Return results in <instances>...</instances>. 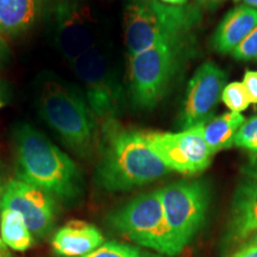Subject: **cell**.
<instances>
[{
    "label": "cell",
    "mask_w": 257,
    "mask_h": 257,
    "mask_svg": "<svg viewBox=\"0 0 257 257\" xmlns=\"http://www.w3.org/2000/svg\"><path fill=\"white\" fill-rule=\"evenodd\" d=\"M12 142L17 180L44 189L64 204L81 199L83 180L78 166L41 131L21 123L12 131Z\"/></svg>",
    "instance_id": "cell-1"
},
{
    "label": "cell",
    "mask_w": 257,
    "mask_h": 257,
    "mask_svg": "<svg viewBox=\"0 0 257 257\" xmlns=\"http://www.w3.org/2000/svg\"><path fill=\"white\" fill-rule=\"evenodd\" d=\"M169 173L150 149L142 131L127 130L113 121L105 123L101 156L95 182L106 192H125L156 181Z\"/></svg>",
    "instance_id": "cell-2"
},
{
    "label": "cell",
    "mask_w": 257,
    "mask_h": 257,
    "mask_svg": "<svg viewBox=\"0 0 257 257\" xmlns=\"http://www.w3.org/2000/svg\"><path fill=\"white\" fill-rule=\"evenodd\" d=\"M201 21L194 5H167L159 0H128L124 10V40L128 55L157 46L185 43Z\"/></svg>",
    "instance_id": "cell-3"
},
{
    "label": "cell",
    "mask_w": 257,
    "mask_h": 257,
    "mask_svg": "<svg viewBox=\"0 0 257 257\" xmlns=\"http://www.w3.org/2000/svg\"><path fill=\"white\" fill-rule=\"evenodd\" d=\"M38 110L69 149L82 157L91 154L96 138L94 114L74 86L47 80L38 98Z\"/></svg>",
    "instance_id": "cell-4"
},
{
    "label": "cell",
    "mask_w": 257,
    "mask_h": 257,
    "mask_svg": "<svg viewBox=\"0 0 257 257\" xmlns=\"http://www.w3.org/2000/svg\"><path fill=\"white\" fill-rule=\"evenodd\" d=\"M184 47L165 44L130 55L128 93L137 110L150 111L162 101L181 66Z\"/></svg>",
    "instance_id": "cell-5"
},
{
    "label": "cell",
    "mask_w": 257,
    "mask_h": 257,
    "mask_svg": "<svg viewBox=\"0 0 257 257\" xmlns=\"http://www.w3.org/2000/svg\"><path fill=\"white\" fill-rule=\"evenodd\" d=\"M108 223L112 229L144 248L168 256L182 251L167 225L160 189L138 195L113 211L108 216Z\"/></svg>",
    "instance_id": "cell-6"
},
{
    "label": "cell",
    "mask_w": 257,
    "mask_h": 257,
    "mask_svg": "<svg viewBox=\"0 0 257 257\" xmlns=\"http://www.w3.org/2000/svg\"><path fill=\"white\" fill-rule=\"evenodd\" d=\"M70 64L93 114L105 123L115 120L124 107V89L107 55L95 47Z\"/></svg>",
    "instance_id": "cell-7"
},
{
    "label": "cell",
    "mask_w": 257,
    "mask_h": 257,
    "mask_svg": "<svg viewBox=\"0 0 257 257\" xmlns=\"http://www.w3.org/2000/svg\"><path fill=\"white\" fill-rule=\"evenodd\" d=\"M167 225L180 249H184L201 229L210 202L205 181H179L160 189Z\"/></svg>",
    "instance_id": "cell-8"
},
{
    "label": "cell",
    "mask_w": 257,
    "mask_h": 257,
    "mask_svg": "<svg viewBox=\"0 0 257 257\" xmlns=\"http://www.w3.org/2000/svg\"><path fill=\"white\" fill-rule=\"evenodd\" d=\"M202 126L200 124L180 133H142L150 149L169 170L194 175L204 172L213 156L202 136Z\"/></svg>",
    "instance_id": "cell-9"
},
{
    "label": "cell",
    "mask_w": 257,
    "mask_h": 257,
    "mask_svg": "<svg viewBox=\"0 0 257 257\" xmlns=\"http://www.w3.org/2000/svg\"><path fill=\"white\" fill-rule=\"evenodd\" d=\"M226 82V74L216 63L207 61L197 69L187 86L180 117L184 130L207 123L213 115Z\"/></svg>",
    "instance_id": "cell-10"
},
{
    "label": "cell",
    "mask_w": 257,
    "mask_h": 257,
    "mask_svg": "<svg viewBox=\"0 0 257 257\" xmlns=\"http://www.w3.org/2000/svg\"><path fill=\"white\" fill-rule=\"evenodd\" d=\"M3 208L18 211L36 238L46 237L55 224L57 213L55 198L44 189L21 180L8 181L3 198Z\"/></svg>",
    "instance_id": "cell-11"
},
{
    "label": "cell",
    "mask_w": 257,
    "mask_h": 257,
    "mask_svg": "<svg viewBox=\"0 0 257 257\" xmlns=\"http://www.w3.org/2000/svg\"><path fill=\"white\" fill-rule=\"evenodd\" d=\"M95 42L94 28L85 15L76 11L61 12L55 32V44L61 55L69 63L95 48Z\"/></svg>",
    "instance_id": "cell-12"
},
{
    "label": "cell",
    "mask_w": 257,
    "mask_h": 257,
    "mask_svg": "<svg viewBox=\"0 0 257 257\" xmlns=\"http://www.w3.org/2000/svg\"><path fill=\"white\" fill-rule=\"evenodd\" d=\"M257 231V174L240 181L234 192L227 239L242 242Z\"/></svg>",
    "instance_id": "cell-13"
},
{
    "label": "cell",
    "mask_w": 257,
    "mask_h": 257,
    "mask_svg": "<svg viewBox=\"0 0 257 257\" xmlns=\"http://www.w3.org/2000/svg\"><path fill=\"white\" fill-rule=\"evenodd\" d=\"M104 244V236L95 225L72 220L54 233L51 248L56 257H83Z\"/></svg>",
    "instance_id": "cell-14"
},
{
    "label": "cell",
    "mask_w": 257,
    "mask_h": 257,
    "mask_svg": "<svg viewBox=\"0 0 257 257\" xmlns=\"http://www.w3.org/2000/svg\"><path fill=\"white\" fill-rule=\"evenodd\" d=\"M256 27L257 10L245 5L236 6L221 19L212 38V47L220 54L232 53Z\"/></svg>",
    "instance_id": "cell-15"
},
{
    "label": "cell",
    "mask_w": 257,
    "mask_h": 257,
    "mask_svg": "<svg viewBox=\"0 0 257 257\" xmlns=\"http://www.w3.org/2000/svg\"><path fill=\"white\" fill-rule=\"evenodd\" d=\"M43 0H0V32L17 36L29 30L41 14Z\"/></svg>",
    "instance_id": "cell-16"
},
{
    "label": "cell",
    "mask_w": 257,
    "mask_h": 257,
    "mask_svg": "<svg viewBox=\"0 0 257 257\" xmlns=\"http://www.w3.org/2000/svg\"><path fill=\"white\" fill-rule=\"evenodd\" d=\"M245 121L240 113H225L213 120L205 123L202 126V136L212 154L219 150L229 149L233 146L234 137L239 127Z\"/></svg>",
    "instance_id": "cell-17"
},
{
    "label": "cell",
    "mask_w": 257,
    "mask_h": 257,
    "mask_svg": "<svg viewBox=\"0 0 257 257\" xmlns=\"http://www.w3.org/2000/svg\"><path fill=\"white\" fill-rule=\"evenodd\" d=\"M0 239L9 249L21 252L27 251L35 243L23 216L12 208H3L0 213Z\"/></svg>",
    "instance_id": "cell-18"
},
{
    "label": "cell",
    "mask_w": 257,
    "mask_h": 257,
    "mask_svg": "<svg viewBox=\"0 0 257 257\" xmlns=\"http://www.w3.org/2000/svg\"><path fill=\"white\" fill-rule=\"evenodd\" d=\"M83 257H162L124 243L107 242Z\"/></svg>",
    "instance_id": "cell-19"
},
{
    "label": "cell",
    "mask_w": 257,
    "mask_h": 257,
    "mask_svg": "<svg viewBox=\"0 0 257 257\" xmlns=\"http://www.w3.org/2000/svg\"><path fill=\"white\" fill-rule=\"evenodd\" d=\"M221 100L233 113H240L249 107L250 100L243 82L233 81L225 85L221 92Z\"/></svg>",
    "instance_id": "cell-20"
},
{
    "label": "cell",
    "mask_w": 257,
    "mask_h": 257,
    "mask_svg": "<svg viewBox=\"0 0 257 257\" xmlns=\"http://www.w3.org/2000/svg\"><path fill=\"white\" fill-rule=\"evenodd\" d=\"M233 146L248 150L257 157V115L249 118L242 124L234 137Z\"/></svg>",
    "instance_id": "cell-21"
},
{
    "label": "cell",
    "mask_w": 257,
    "mask_h": 257,
    "mask_svg": "<svg viewBox=\"0 0 257 257\" xmlns=\"http://www.w3.org/2000/svg\"><path fill=\"white\" fill-rule=\"evenodd\" d=\"M232 56L239 61L257 59V27L232 50Z\"/></svg>",
    "instance_id": "cell-22"
},
{
    "label": "cell",
    "mask_w": 257,
    "mask_h": 257,
    "mask_svg": "<svg viewBox=\"0 0 257 257\" xmlns=\"http://www.w3.org/2000/svg\"><path fill=\"white\" fill-rule=\"evenodd\" d=\"M243 85L248 93L250 102L257 105V70H246L243 78Z\"/></svg>",
    "instance_id": "cell-23"
},
{
    "label": "cell",
    "mask_w": 257,
    "mask_h": 257,
    "mask_svg": "<svg viewBox=\"0 0 257 257\" xmlns=\"http://www.w3.org/2000/svg\"><path fill=\"white\" fill-rule=\"evenodd\" d=\"M10 59V49L8 43H6L4 35L0 32V68L8 63Z\"/></svg>",
    "instance_id": "cell-24"
},
{
    "label": "cell",
    "mask_w": 257,
    "mask_h": 257,
    "mask_svg": "<svg viewBox=\"0 0 257 257\" xmlns=\"http://www.w3.org/2000/svg\"><path fill=\"white\" fill-rule=\"evenodd\" d=\"M230 257H257V245L250 243Z\"/></svg>",
    "instance_id": "cell-25"
},
{
    "label": "cell",
    "mask_w": 257,
    "mask_h": 257,
    "mask_svg": "<svg viewBox=\"0 0 257 257\" xmlns=\"http://www.w3.org/2000/svg\"><path fill=\"white\" fill-rule=\"evenodd\" d=\"M8 182L5 181V173H4V167L0 163V211H2V204H3V198H4L5 188ZM2 213V212H0Z\"/></svg>",
    "instance_id": "cell-26"
},
{
    "label": "cell",
    "mask_w": 257,
    "mask_h": 257,
    "mask_svg": "<svg viewBox=\"0 0 257 257\" xmlns=\"http://www.w3.org/2000/svg\"><path fill=\"white\" fill-rule=\"evenodd\" d=\"M8 96H9L8 86L5 85L4 81H2V80H0V101L5 102L4 100L5 99H8Z\"/></svg>",
    "instance_id": "cell-27"
},
{
    "label": "cell",
    "mask_w": 257,
    "mask_h": 257,
    "mask_svg": "<svg viewBox=\"0 0 257 257\" xmlns=\"http://www.w3.org/2000/svg\"><path fill=\"white\" fill-rule=\"evenodd\" d=\"M223 2L224 0H198L199 4L207 6V8H214V6H217L218 4H220V3Z\"/></svg>",
    "instance_id": "cell-28"
},
{
    "label": "cell",
    "mask_w": 257,
    "mask_h": 257,
    "mask_svg": "<svg viewBox=\"0 0 257 257\" xmlns=\"http://www.w3.org/2000/svg\"><path fill=\"white\" fill-rule=\"evenodd\" d=\"M159 2L163 3L167 5H175V6H181L187 4L188 0H159Z\"/></svg>",
    "instance_id": "cell-29"
},
{
    "label": "cell",
    "mask_w": 257,
    "mask_h": 257,
    "mask_svg": "<svg viewBox=\"0 0 257 257\" xmlns=\"http://www.w3.org/2000/svg\"><path fill=\"white\" fill-rule=\"evenodd\" d=\"M0 257H12L11 252L9 251V248L2 239H0Z\"/></svg>",
    "instance_id": "cell-30"
},
{
    "label": "cell",
    "mask_w": 257,
    "mask_h": 257,
    "mask_svg": "<svg viewBox=\"0 0 257 257\" xmlns=\"http://www.w3.org/2000/svg\"><path fill=\"white\" fill-rule=\"evenodd\" d=\"M236 3H242L243 5L257 10V0H234Z\"/></svg>",
    "instance_id": "cell-31"
},
{
    "label": "cell",
    "mask_w": 257,
    "mask_h": 257,
    "mask_svg": "<svg viewBox=\"0 0 257 257\" xmlns=\"http://www.w3.org/2000/svg\"><path fill=\"white\" fill-rule=\"evenodd\" d=\"M250 243H251V244H256V245H257V234H256L255 237H253V238L251 239V242H250Z\"/></svg>",
    "instance_id": "cell-32"
},
{
    "label": "cell",
    "mask_w": 257,
    "mask_h": 257,
    "mask_svg": "<svg viewBox=\"0 0 257 257\" xmlns=\"http://www.w3.org/2000/svg\"><path fill=\"white\" fill-rule=\"evenodd\" d=\"M4 105H5V102L0 101V108H2V107H4Z\"/></svg>",
    "instance_id": "cell-33"
}]
</instances>
